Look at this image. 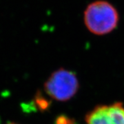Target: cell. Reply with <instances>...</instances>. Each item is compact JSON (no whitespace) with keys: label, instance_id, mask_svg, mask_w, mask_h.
<instances>
[{"label":"cell","instance_id":"4","mask_svg":"<svg viewBox=\"0 0 124 124\" xmlns=\"http://www.w3.org/2000/svg\"><path fill=\"white\" fill-rule=\"evenodd\" d=\"M56 124H74L73 122L69 119L68 118H67L65 116H61L59 117H58L57 119Z\"/></svg>","mask_w":124,"mask_h":124},{"label":"cell","instance_id":"2","mask_svg":"<svg viewBox=\"0 0 124 124\" xmlns=\"http://www.w3.org/2000/svg\"><path fill=\"white\" fill-rule=\"evenodd\" d=\"M44 88L53 99L63 101L69 100L75 94L79 88V82L73 72L62 68L50 75Z\"/></svg>","mask_w":124,"mask_h":124},{"label":"cell","instance_id":"3","mask_svg":"<svg viewBox=\"0 0 124 124\" xmlns=\"http://www.w3.org/2000/svg\"><path fill=\"white\" fill-rule=\"evenodd\" d=\"M85 121L86 124H124V107L120 103L96 107Z\"/></svg>","mask_w":124,"mask_h":124},{"label":"cell","instance_id":"5","mask_svg":"<svg viewBox=\"0 0 124 124\" xmlns=\"http://www.w3.org/2000/svg\"></svg>","mask_w":124,"mask_h":124},{"label":"cell","instance_id":"1","mask_svg":"<svg viewBox=\"0 0 124 124\" xmlns=\"http://www.w3.org/2000/svg\"><path fill=\"white\" fill-rule=\"evenodd\" d=\"M87 28L93 34L103 35L110 33L119 22L115 8L106 1H97L89 5L84 13Z\"/></svg>","mask_w":124,"mask_h":124}]
</instances>
